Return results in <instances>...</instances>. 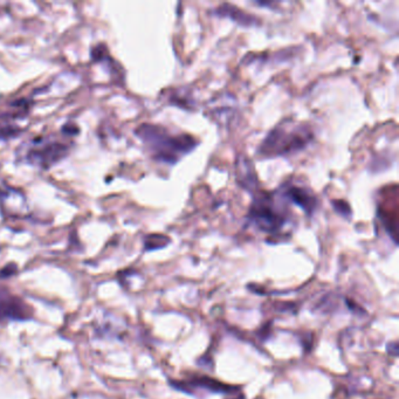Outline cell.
<instances>
[{"instance_id": "obj_8", "label": "cell", "mask_w": 399, "mask_h": 399, "mask_svg": "<svg viewBox=\"0 0 399 399\" xmlns=\"http://www.w3.org/2000/svg\"><path fill=\"white\" fill-rule=\"evenodd\" d=\"M216 13L220 17H229L233 21H236L237 24L241 25V26H256L259 25L258 18H255L252 14L246 13L241 9L239 10L234 5H230V4H223L218 9L216 10Z\"/></svg>"}, {"instance_id": "obj_1", "label": "cell", "mask_w": 399, "mask_h": 399, "mask_svg": "<svg viewBox=\"0 0 399 399\" xmlns=\"http://www.w3.org/2000/svg\"><path fill=\"white\" fill-rule=\"evenodd\" d=\"M136 135L147 145L152 157L170 165L179 162L199 145V141L191 135L171 134L165 128L155 124H142Z\"/></svg>"}, {"instance_id": "obj_3", "label": "cell", "mask_w": 399, "mask_h": 399, "mask_svg": "<svg viewBox=\"0 0 399 399\" xmlns=\"http://www.w3.org/2000/svg\"><path fill=\"white\" fill-rule=\"evenodd\" d=\"M246 218L251 225L270 236L279 234L288 223L284 209L277 204L272 193L263 191H258L254 194Z\"/></svg>"}, {"instance_id": "obj_2", "label": "cell", "mask_w": 399, "mask_h": 399, "mask_svg": "<svg viewBox=\"0 0 399 399\" xmlns=\"http://www.w3.org/2000/svg\"><path fill=\"white\" fill-rule=\"evenodd\" d=\"M314 140L312 128L306 123L286 121L269 131L259 145L256 154L262 158H275L294 155L305 150Z\"/></svg>"}, {"instance_id": "obj_5", "label": "cell", "mask_w": 399, "mask_h": 399, "mask_svg": "<svg viewBox=\"0 0 399 399\" xmlns=\"http://www.w3.org/2000/svg\"><path fill=\"white\" fill-rule=\"evenodd\" d=\"M0 316L12 320L24 321L32 318L31 307L16 295L0 290Z\"/></svg>"}, {"instance_id": "obj_12", "label": "cell", "mask_w": 399, "mask_h": 399, "mask_svg": "<svg viewBox=\"0 0 399 399\" xmlns=\"http://www.w3.org/2000/svg\"><path fill=\"white\" fill-rule=\"evenodd\" d=\"M77 128L76 126H73V124H66L65 127L62 128V131L65 134H68V135H75L77 134Z\"/></svg>"}, {"instance_id": "obj_9", "label": "cell", "mask_w": 399, "mask_h": 399, "mask_svg": "<svg viewBox=\"0 0 399 399\" xmlns=\"http://www.w3.org/2000/svg\"><path fill=\"white\" fill-rule=\"evenodd\" d=\"M170 239L162 234H151L145 238L144 246L147 251H154V249H159L165 247L169 244Z\"/></svg>"}, {"instance_id": "obj_10", "label": "cell", "mask_w": 399, "mask_h": 399, "mask_svg": "<svg viewBox=\"0 0 399 399\" xmlns=\"http://www.w3.org/2000/svg\"><path fill=\"white\" fill-rule=\"evenodd\" d=\"M21 133L19 128L14 126H4L0 127V140H9L18 136Z\"/></svg>"}, {"instance_id": "obj_6", "label": "cell", "mask_w": 399, "mask_h": 399, "mask_svg": "<svg viewBox=\"0 0 399 399\" xmlns=\"http://www.w3.org/2000/svg\"><path fill=\"white\" fill-rule=\"evenodd\" d=\"M68 148L61 143H49L41 149H34L28 154V160L41 167H49L65 157Z\"/></svg>"}, {"instance_id": "obj_7", "label": "cell", "mask_w": 399, "mask_h": 399, "mask_svg": "<svg viewBox=\"0 0 399 399\" xmlns=\"http://www.w3.org/2000/svg\"><path fill=\"white\" fill-rule=\"evenodd\" d=\"M236 172L238 183L242 188L251 192V193H255V191L258 192V178H256L254 166H253L251 160H248V158L244 157V156L238 158Z\"/></svg>"}, {"instance_id": "obj_4", "label": "cell", "mask_w": 399, "mask_h": 399, "mask_svg": "<svg viewBox=\"0 0 399 399\" xmlns=\"http://www.w3.org/2000/svg\"><path fill=\"white\" fill-rule=\"evenodd\" d=\"M282 198L300 208L308 217L314 215L319 205V199L309 187L295 184H286L281 188Z\"/></svg>"}, {"instance_id": "obj_11", "label": "cell", "mask_w": 399, "mask_h": 399, "mask_svg": "<svg viewBox=\"0 0 399 399\" xmlns=\"http://www.w3.org/2000/svg\"><path fill=\"white\" fill-rule=\"evenodd\" d=\"M334 205V209L343 217H349L351 215V209L344 201H334L331 202Z\"/></svg>"}]
</instances>
